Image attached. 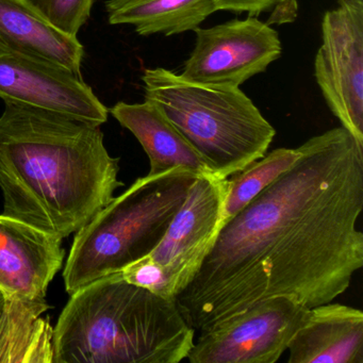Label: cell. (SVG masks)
I'll return each mask as SVG.
<instances>
[{"instance_id":"6da1fadb","label":"cell","mask_w":363,"mask_h":363,"mask_svg":"<svg viewBox=\"0 0 363 363\" xmlns=\"http://www.w3.org/2000/svg\"><path fill=\"white\" fill-rule=\"evenodd\" d=\"M299 158L226 220L175 298L195 331L272 296L308 308L335 301L363 267V145L343 127L310 138Z\"/></svg>"},{"instance_id":"7a4b0ae2","label":"cell","mask_w":363,"mask_h":363,"mask_svg":"<svg viewBox=\"0 0 363 363\" xmlns=\"http://www.w3.org/2000/svg\"><path fill=\"white\" fill-rule=\"evenodd\" d=\"M0 116V190L5 216L63 240L123 186L101 125L5 101Z\"/></svg>"},{"instance_id":"3957f363","label":"cell","mask_w":363,"mask_h":363,"mask_svg":"<svg viewBox=\"0 0 363 363\" xmlns=\"http://www.w3.org/2000/svg\"><path fill=\"white\" fill-rule=\"evenodd\" d=\"M175 301L120 273L71 295L52 333V363H179L195 341Z\"/></svg>"},{"instance_id":"277c9868","label":"cell","mask_w":363,"mask_h":363,"mask_svg":"<svg viewBox=\"0 0 363 363\" xmlns=\"http://www.w3.org/2000/svg\"><path fill=\"white\" fill-rule=\"evenodd\" d=\"M145 101L196 148L216 175L229 178L262 158L276 131L240 86L191 82L169 69L142 76Z\"/></svg>"},{"instance_id":"5b68a950","label":"cell","mask_w":363,"mask_h":363,"mask_svg":"<svg viewBox=\"0 0 363 363\" xmlns=\"http://www.w3.org/2000/svg\"><path fill=\"white\" fill-rule=\"evenodd\" d=\"M199 174L176 167L147 174L75 233L63 271L69 295L147 256L164 237Z\"/></svg>"},{"instance_id":"8992f818","label":"cell","mask_w":363,"mask_h":363,"mask_svg":"<svg viewBox=\"0 0 363 363\" xmlns=\"http://www.w3.org/2000/svg\"><path fill=\"white\" fill-rule=\"evenodd\" d=\"M309 314L310 308L294 297H267L201 333L186 359L191 363L277 362Z\"/></svg>"},{"instance_id":"52a82bcc","label":"cell","mask_w":363,"mask_h":363,"mask_svg":"<svg viewBox=\"0 0 363 363\" xmlns=\"http://www.w3.org/2000/svg\"><path fill=\"white\" fill-rule=\"evenodd\" d=\"M314 77L333 116L363 145V0L325 12Z\"/></svg>"},{"instance_id":"ba28073f","label":"cell","mask_w":363,"mask_h":363,"mask_svg":"<svg viewBox=\"0 0 363 363\" xmlns=\"http://www.w3.org/2000/svg\"><path fill=\"white\" fill-rule=\"evenodd\" d=\"M228 178L197 176L164 237L147 258L163 269L175 301L195 277L225 224Z\"/></svg>"},{"instance_id":"9c48e42d","label":"cell","mask_w":363,"mask_h":363,"mask_svg":"<svg viewBox=\"0 0 363 363\" xmlns=\"http://www.w3.org/2000/svg\"><path fill=\"white\" fill-rule=\"evenodd\" d=\"M194 33V50L180 74L191 82L240 86L281 56L277 31L252 16Z\"/></svg>"},{"instance_id":"30bf717a","label":"cell","mask_w":363,"mask_h":363,"mask_svg":"<svg viewBox=\"0 0 363 363\" xmlns=\"http://www.w3.org/2000/svg\"><path fill=\"white\" fill-rule=\"evenodd\" d=\"M0 99L73 116L93 124L109 110L82 76L41 59L0 50Z\"/></svg>"},{"instance_id":"8fae6325","label":"cell","mask_w":363,"mask_h":363,"mask_svg":"<svg viewBox=\"0 0 363 363\" xmlns=\"http://www.w3.org/2000/svg\"><path fill=\"white\" fill-rule=\"evenodd\" d=\"M63 240L0 214V290L25 303H45L65 261Z\"/></svg>"},{"instance_id":"7c38bea8","label":"cell","mask_w":363,"mask_h":363,"mask_svg":"<svg viewBox=\"0 0 363 363\" xmlns=\"http://www.w3.org/2000/svg\"><path fill=\"white\" fill-rule=\"evenodd\" d=\"M288 350L289 363H363V312L333 301L311 308Z\"/></svg>"},{"instance_id":"4fadbf2b","label":"cell","mask_w":363,"mask_h":363,"mask_svg":"<svg viewBox=\"0 0 363 363\" xmlns=\"http://www.w3.org/2000/svg\"><path fill=\"white\" fill-rule=\"evenodd\" d=\"M0 50L41 59L82 76L84 48L50 24L28 0H0Z\"/></svg>"},{"instance_id":"5bb4252c","label":"cell","mask_w":363,"mask_h":363,"mask_svg":"<svg viewBox=\"0 0 363 363\" xmlns=\"http://www.w3.org/2000/svg\"><path fill=\"white\" fill-rule=\"evenodd\" d=\"M113 118L128 129L141 144L150 159L148 174H159L176 167L190 169L199 175L214 174L196 148L150 101L116 104ZM216 175V174H214Z\"/></svg>"},{"instance_id":"9a60e30c","label":"cell","mask_w":363,"mask_h":363,"mask_svg":"<svg viewBox=\"0 0 363 363\" xmlns=\"http://www.w3.org/2000/svg\"><path fill=\"white\" fill-rule=\"evenodd\" d=\"M45 303H25L0 290V363H52V333Z\"/></svg>"},{"instance_id":"2e32d148","label":"cell","mask_w":363,"mask_h":363,"mask_svg":"<svg viewBox=\"0 0 363 363\" xmlns=\"http://www.w3.org/2000/svg\"><path fill=\"white\" fill-rule=\"evenodd\" d=\"M110 25H131L142 37L182 35L216 12L214 0H108Z\"/></svg>"},{"instance_id":"e0dca14e","label":"cell","mask_w":363,"mask_h":363,"mask_svg":"<svg viewBox=\"0 0 363 363\" xmlns=\"http://www.w3.org/2000/svg\"><path fill=\"white\" fill-rule=\"evenodd\" d=\"M299 158L298 148H278L228 178L225 223L288 171Z\"/></svg>"},{"instance_id":"ac0fdd59","label":"cell","mask_w":363,"mask_h":363,"mask_svg":"<svg viewBox=\"0 0 363 363\" xmlns=\"http://www.w3.org/2000/svg\"><path fill=\"white\" fill-rule=\"evenodd\" d=\"M57 29L77 37L90 18L94 0H28Z\"/></svg>"},{"instance_id":"d6986e66","label":"cell","mask_w":363,"mask_h":363,"mask_svg":"<svg viewBox=\"0 0 363 363\" xmlns=\"http://www.w3.org/2000/svg\"><path fill=\"white\" fill-rule=\"evenodd\" d=\"M286 0H214L216 11L248 13L250 16L269 11L272 8Z\"/></svg>"}]
</instances>
